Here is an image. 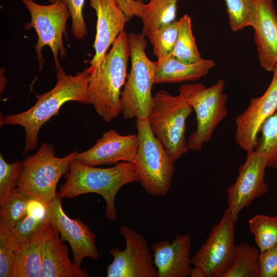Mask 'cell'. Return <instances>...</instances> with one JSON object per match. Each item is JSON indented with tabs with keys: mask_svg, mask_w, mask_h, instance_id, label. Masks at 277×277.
Returning a JSON list of instances; mask_svg holds the SVG:
<instances>
[{
	"mask_svg": "<svg viewBox=\"0 0 277 277\" xmlns=\"http://www.w3.org/2000/svg\"><path fill=\"white\" fill-rule=\"evenodd\" d=\"M57 82L50 91L35 95L37 101L29 109L2 117L1 126L19 125L25 130V145L22 154L35 149L38 145V134L42 126L58 114L61 107L69 101L90 104L88 86L90 73L88 68L75 75H67L61 67L57 70Z\"/></svg>",
	"mask_w": 277,
	"mask_h": 277,
	"instance_id": "6da1fadb",
	"label": "cell"
},
{
	"mask_svg": "<svg viewBox=\"0 0 277 277\" xmlns=\"http://www.w3.org/2000/svg\"><path fill=\"white\" fill-rule=\"evenodd\" d=\"M64 175L66 181L58 193L62 198L88 193L98 194L106 202L105 215L110 221L117 217L115 199L119 190L127 184L140 181L134 164L127 162L101 168L86 165L75 158Z\"/></svg>",
	"mask_w": 277,
	"mask_h": 277,
	"instance_id": "7a4b0ae2",
	"label": "cell"
},
{
	"mask_svg": "<svg viewBox=\"0 0 277 277\" xmlns=\"http://www.w3.org/2000/svg\"><path fill=\"white\" fill-rule=\"evenodd\" d=\"M130 56L128 35L121 33L109 52L90 73L88 94L90 104L106 123L121 112V89L127 76Z\"/></svg>",
	"mask_w": 277,
	"mask_h": 277,
	"instance_id": "3957f363",
	"label": "cell"
},
{
	"mask_svg": "<svg viewBox=\"0 0 277 277\" xmlns=\"http://www.w3.org/2000/svg\"><path fill=\"white\" fill-rule=\"evenodd\" d=\"M131 66L121 95V113L126 120L147 118L152 107V87L156 63L145 52L148 43L141 34L128 35Z\"/></svg>",
	"mask_w": 277,
	"mask_h": 277,
	"instance_id": "277c9868",
	"label": "cell"
},
{
	"mask_svg": "<svg viewBox=\"0 0 277 277\" xmlns=\"http://www.w3.org/2000/svg\"><path fill=\"white\" fill-rule=\"evenodd\" d=\"M138 147L134 162L141 185L149 194L166 195L171 187L174 162L152 132L147 118H136Z\"/></svg>",
	"mask_w": 277,
	"mask_h": 277,
	"instance_id": "5b68a950",
	"label": "cell"
},
{
	"mask_svg": "<svg viewBox=\"0 0 277 277\" xmlns=\"http://www.w3.org/2000/svg\"><path fill=\"white\" fill-rule=\"evenodd\" d=\"M193 109L182 95L161 90L153 96L147 120L150 127L175 162L188 151L186 121Z\"/></svg>",
	"mask_w": 277,
	"mask_h": 277,
	"instance_id": "8992f818",
	"label": "cell"
},
{
	"mask_svg": "<svg viewBox=\"0 0 277 277\" xmlns=\"http://www.w3.org/2000/svg\"><path fill=\"white\" fill-rule=\"evenodd\" d=\"M78 153L75 150L58 157L53 146L43 143L32 155L22 161L16 187L26 194L48 204L57 195L56 186L60 177L67 173L70 162Z\"/></svg>",
	"mask_w": 277,
	"mask_h": 277,
	"instance_id": "52a82bcc",
	"label": "cell"
},
{
	"mask_svg": "<svg viewBox=\"0 0 277 277\" xmlns=\"http://www.w3.org/2000/svg\"><path fill=\"white\" fill-rule=\"evenodd\" d=\"M224 87L225 81L222 79L208 88L201 83L183 84L179 87V94L187 99L196 114L195 130L187 141L188 150L201 151L226 117L227 95Z\"/></svg>",
	"mask_w": 277,
	"mask_h": 277,
	"instance_id": "ba28073f",
	"label": "cell"
},
{
	"mask_svg": "<svg viewBox=\"0 0 277 277\" xmlns=\"http://www.w3.org/2000/svg\"><path fill=\"white\" fill-rule=\"evenodd\" d=\"M29 10L31 19L25 25L26 30L35 29L37 41L35 45V52L41 70L45 61L42 55V49L46 46L50 47L53 55L55 69L61 66L60 59L66 57L67 53L63 42V36L66 33V22L70 14L66 2L63 0L56 1L48 5H43L33 0H21Z\"/></svg>",
	"mask_w": 277,
	"mask_h": 277,
	"instance_id": "9c48e42d",
	"label": "cell"
},
{
	"mask_svg": "<svg viewBox=\"0 0 277 277\" xmlns=\"http://www.w3.org/2000/svg\"><path fill=\"white\" fill-rule=\"evenodd\" d=\"M235 223L227 208L205 243L191 258V277H224L235 254Z\"/></svg>",
	"mask_w": 277,
	"mask_h": 277,
	"instance_id": "30bf717a",
	"label": "cell"
},
{
	"mask_svg": "<svg viewBox=\"0 0 277 277\" xmlns=\"http://www.w3.org/2000/svg\"><path fill=\"white\" fill-rule=\"evenodd\" d=\"M126 246L110 250L113 260L107 268V277H158L145 236L134 228L122 225L120 229Z\"/></svg>",
	"mask_w": 277,
	"mask_h": 277,
	"instance_id": "8fae6325",
	"label": "cell"
},
{
	"mask_svg": "<svg viewBox=\"0 0 277 277\" xmlns=\"http://www.w3.org/2000/svg\"><path fill=\"white\" fill-rule=\"evenodd\" d=\"M267 159L255 149L247 151L235 182L227 189L228 209L236 222L240 212L268 189L265 181Z\"/></svg>",
	"mask_w": 277,
	"mask_h": 277,
	"instance_id": "7c38bea8",
	"label": "cell"
},
{
	"mask_svg": "<svg viewBox=\"0 0 277 277\" xmlns=\"http://www.w3.org/2000/svg\"><path fill=\"white\" fill-rule=\"evenodd\" d=\"M62 197L57 193L56 198L47 204V215L51 225L60 233L62 240L67 241L72 251L73 263L80 267L83 259L99 258L95 244L96 235L81 220L72 219L64 211Z\"/></svg>",
	"mask_w": 277,
	"mask_h": 277,
	"instance_id": "4fadbf2b",
	"label": "cell"
},
{
	"mask_svg": "<svg viewBox=\"0 0 277 277\" xmlns=\"http://www.w3.org/2000/svg\"><path fill=\"white\" fill-rule=\"evenodd\" d=\"M272 72V79L264 93L251 98L246 110L235 120V141L246 151L255 149L263 124L277 110V66Z\"/></svg>",
	"mask_w": 277,
	"mask_h": 277,
	"instance_id": "5bb4252c",
	"label": "cell"
},
{
	"mask_svg": "<svg viewBox=\"0 0 277 277\" xmlns=\"http://www.w3.org/2000/svg\"><path fill=\"white\" fill-rule=\"evenodd\" d=\"M138 147L137 134L122 135L114 129L104 132L93 146L76 154L75 159L87 166L134 163Z\"/></svg>",
	"mask_w": 277,
	"mask_h": 277,
	"instance_id": "9a60e30c",
	"label": "cell"
},
{
	"mask_svg": "<svg viewBox=\"0 0 277 277\" xmlns=\"http://www.w3.org/2000/svg\"><path fill=\"white\" fill-rule=\"evenodd\" d=\"M90 4L95 11L97 22L93 45L95 54L88 68L89 73L104 58L128 22L116 0H90Z\"/></svg>",
	"mask_w": 277,
	"mask_h": 277,
	"instance_id": "2e32d148",
	"label": "cell"
},
{
	"mask_svg": "<svg viewBox=\"0 0 277 277\" xmlns=\"http://www.w3.org/2000/svg\"><path fill=\"white\" fill-rule=\"evenodd\" d=\"M255 19L252 28L262 68L272 72L277 66V13L272 0H255Z\"/></svg>",
	"mask_w": 277,
	"mask_h": 277,
	"instance_id": "e0dca14e",
	"label": "cell"
},
{
	"mask_svg": "<svg viewBox=\"0 0 277 277\" xmlns=\"http://www.w3.org/2000/svg\"><path fill=\"white\" fill-rule=\"evenodd\" d=\"M191 240L187 234H179L172 243L163 240L151 247L158 277L190 276Z\"/></svg>",
	"mask_w": 277,
	"mask_h": 277,
	"instance_id": "ac0fdd59",
	"label": "cell"
},
{
	"mask_svg": "<svg viewBox=\"0 0 277 277\" xmlns=\"http://www.w3.org/2000/svg\"><path fill=\"white\" fill-rule=\"evenodd\" d=\"M51 225L50 234L44 244L42 252L40 277H88L86 270L71 263L68 250Z\"/></svg>",
	"mask_w": 277,
	"mask_h": 277,
	"instance_id": "d6986e66",
	"label": "cell"
},
{
	"mask_svg": "<svg viewBox=\"0 0 277 277\" xmlns=\"http://www.w3.org/2000/svg\"><path fill=\"white\" fill-rule=\"evenodd\" d=\"M51 228L46 224L16 243L14 277H40L42 249Z\"/></svg>",
	"mask_w": 277,
	"mask_h": 277,
	"instance_id": "ffe728a7",
	"label": "cell"
},
{
	"mask_svg": "<svg viewBox=\"0 0 277 277\" xmlns=\"http://www.w3.org/2000/svg\"><path fill=\"white\" fill-rule=\"evenodd\" d=\"M155 63L154 84L194 81L206 75L215 66L212 60L202 58L197 62L187 64L172 55Z\"/></svg>",
	"mask_w": 277,
	"mask_h": 277,
	"instance_id": "44dd1931",
	"label": "cell"
},
{
	"mask_svg": "<svg viewBox=\"0 0 277 277\" xmlns=\"http://www.w3.org/2000/svg\"><path fill=\"white\" fill-rule=\"evenodd\" d=\"M178 0H150L144 4L141 34L148 38L161 28L175 21Z\"/></svg>",
	"mask_w": 277,
	"mask_h": 277,
	"instance_id": "7402d4cb",
	"label": "cell"
},
{
	"mask_svg": "<svg viewBox=\"0 0 277 277\" xmlns=\"http://www.w3.org/2000/svg\"><path fill=\"white\" fill-rule=\"evenodd\" d=\"M179 24L178 36L171 55L187 64L199 62L202 58L192 33L190 17L185 14L179 20Z\"/></svg>",
	"mask_w": 277,
	"mask_h": 277,
	"instance_id": "603a6c76",
	"label": "cell"
},
{
	"mask_svg": "<svg viewBox=\"0 0 277 277\" xmlns=\"http://www.w3.org/2000/svg\"><path fill=\"white\" fill-rule=\"evenodd\" d=\"M260 253L246 242L236 244L233 264L224 277H258Z\"/></svg>",
	"mask_w": 277,
	"mask_h": 277,
	"instance_id": "cb8c5ba5",
	"label": "cell"
},
{
	"mask_svg": "<svg viewBox=\"0 0 277 277\" xmlns=\"http://www.w3.org/2000/svg\"><path fill=\"white\" fill-rule=\"evenodd\" d=\"M30 196L17 187L13 188L0 203V227L11 229L26 215L27 203Z\"/></svg>",
	"mask_w": 277,
	"mask_h": 277,
	"instance_id": "d4e9b609",
	"label": "cell"
},
{
	"mask_svg": "<svg viewBox=\"0 0 277 277\" xmlns=\"http://www.w3.org/2000/svg\"><path fill=\"white\" fill-rule=\"evenodd\" d=\"M249 231L260 252L277 245V216L258 214L249 221Z\"/></svg>",
	"mask_w": 277,
	"mask_h": 277,
	"instance_id": "484cf974",
	"label": "cell"
},
{
	"mask_svg": "<svg viewBox=\"0 0 277 277\" xmlns=\"http://www.w3.org/2000/svg\"><path fill=\"white\" fill-rule=\"evenodd\" d=\"M255 149L265 156L267 168L277 169V110L263 124Z\"/></svg>",
	"mask_w": 277,
	"mask_h": 277,
	"instance_id": "4316f807",
	"label": "cell"
},
{
	"mask_svg": "<svg viewBox=\"0 0 277 277\" xmlns=\"http://www.w3.org/2000/svg\"><path fill=\"white\" fill-rule=\"evenodd\" d=\"M229 25L233 31L252 26L255 19V0H225Z\"/></svg>",
	"mask_w": 277,
	"mask_h": 277,
	"instance_id": "83f0119b",
	"label": "cell"
},
{
	"mask_svg": "<svg viewBox=\"0 0 277 277\" xmlns=\"http://www.w3.org/2000/svg\"><path fill=\"white\" fill-rule=\"evenodd\" d=\"M179 28V21H175L161 28L148 38L157 61L163 60L171 55L177 38Z\"/></svg>",
	"mask_w": 277,
	"mask_h": 277,
	"instance_id": "f1b7e54d",
	"label": "cell"
},
{
	"mask_svg": "<svg viewBox=\"0 0 277 277\" xmlns=\"http://www.w3.org/2000/svg\"><path fill=\"white\" fill-rule=\"evenodd\" d=\"M16 246L10 229L0 227L1 277H14Z\"/></svg>",
	"mask_w": 277,
	"mask_h": 277,
	"instance_id": "f546056e",
	"label": "cell"
},
{
	"mask_svg": "<svg viewBox=\"0 0 277 277\" xmlns=\"http://www.w3.org/2000/svg\"><path fill=\"white\" fill-rule=\"evenodd\" d=\"M22 166V162L19 161L11 164L7 163L0 154V203L11 189L16 187Z\"/></svg>",
	"mask_w": 277,
	"mask_h": 277,
	"instance_id": "4dcf8cb0",
	"label": "cell"
},
{
	"mask_svg": "<svg viewBox=\"0 0 277 277\" xmlns=\"http://www.w3.org/2000/svg\"><path fill=\"white\" fill-rule=\"evenodd\" d=\"M61 0H49L53 3ZM68 7L71 18L72 32L74 37L80 40L87 34L86 25L83 15V9L86 0H63Z\"/></svg>",
	"mask_w": 277,
	"mask_h": 277,
	"instance_id": "1f68e13d",
	"label": "cell"
},
{
	"mask_svg": "<svg viewBox=\"0 0 277 277\" xmlns=\"http://www.w3.org/2000/svg\"><path fill=\"white\" fill-rule=\"evenodd\" d=\"M48 223H50L48 215L46 217L41 218L26 213V215L10 229V231L16 243H17Z\"/></svg>",
	"mask_w": 277,
	"mask_h": 277,
	"instance_id": "d6a6232c",
	"label": "cell"
},
{
	"mask_svg": "<svg viewBox=\"0 0 277 277\" xmlns=\"http://www.w3.org/2000/svg\"><path fill=\"white\" fill-rule=\"evenodd\" d=\"M258 277H277V245L260 252Z\"/></svg>",
	"mask_w": 277,
	"mask_h": 277,
	"instance_id": "836d02e7",
	"label": "cell"
},
{
	"mask_svg": "<svg viewBox=\"0 0 277 277\" xmlns=\"http://www.w3.org/2000/svg\"><path fill=\"white\" fill-rule=\"evenodd\" d=\"M128 21L133 16L141 18L144 4L142 0H116Z\"/></svg>",
	"mask_w": 277,
	"mask_h": 277,
	"instance_id": "e575fe53",
	"label": "cell"
},
{
	"mask_svg": "<svg viewBox=\"0 0 277 277\" xmlns=\"http://www.w3.org/2000/svg\"><path fill=\"white\" fill-rule=\"evenodd\" d=\"M26 213L44 218L47 216V204L30 196L26 206Z\"/></svg>",
	"mask_w": 277,
	"mask_h": 277,
	"instance_id": "d590c367",
	"label": "cell"
},
{
	"mask_svg": "<svg viewBox=\"0 0 277 277\" xmlns=\"http://www.w3.org/2000/svg\"><path fill=\"white\" fill-rule=\"evenodd\" d=\"M146 1H150V0H146Z\"/></svg>",
	"mask_w": 277,
	"mask_h": 277,
	"instance_id": "8d00e7d4",
	"label": "cell"
}]
</instances>
